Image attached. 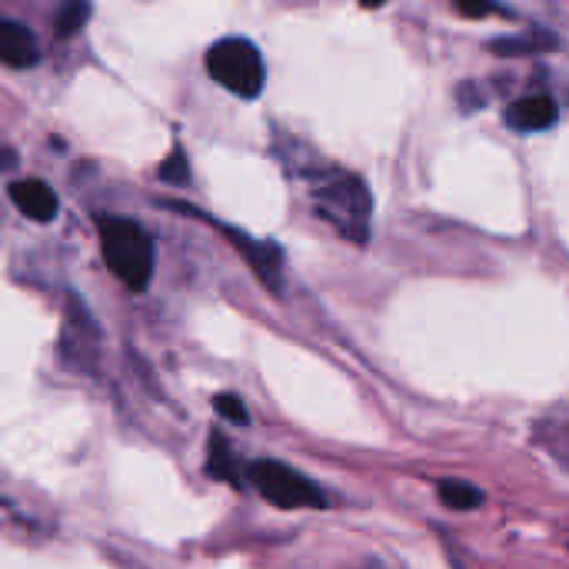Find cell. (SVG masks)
Here are the masks:
<instances>
[{
  "label": "cell",
  "mask_w": 569,
  "mask_h": 569,
  "mask_svg": "<svg viewBox=\"0 0 569 569\" xmlns=\"http://www.w3.org/2000/svg\"><path fill=\"white\" fill-rule=\"evenodd\" d=\"M313 207L317 217L327 220L340 237L353 243L370 240V217H373V197L363 183V177L347 170H327L313 183Z\"/></svg>",
  "instance_id": "cell-1"
},
{
  "label": "cell",
  "mask_w": 569,
  "mask_h": 569,
  "mask_svg": "<svg viewBox=\"0 0 569 569\" xmlns=\"http://www.w3.org/2000/svg\"><path fill=\"white\" fill-rule=\"evenodd\" d=\"M100 230V253L110 267V273L130 287V290H147L153 280V240L150 233L127 217H100L97 220Z\"/></svg>",
  "instance_id": "cell-2"
},
{
  "label": "cell",
  "mask_w": 569,
  "mask_h": 569,
  "mask_svg": "<svg viewBox=\"0 0 569 569\" xmlns=\"http://www.w3.org/2000/svg\"><path fill=\"white\" fill-rule=\"evenodd\" d=\"M207 73L233 97L257 100L267 83V67L253 40L223 37L207 47Z\"/></svg>",
  "instance_id": "cell-3"
},
{
  "label": "cell",
  "mask_w": 569,
  "mask_h": 569,
  "mask_svg": "<svg viewBox=\"0 0 569 569\" xmlns=\"http://www.w3.org/2000/svg\"><path fill=\"white\" fill-rule=\"evenodd\" d=\"M247 480L277 510H323L327 507V493L317 483H310L300 470L280 460H253L247 467Z\"/></svg>",
  "instance_id": "cell-4"
},
{
  "label": "cell",
  "mask_w": 569,
  "mask_h": 569,
  "mask_svg": "<svg viewBox=\"0 0 569 569\" xmlns=\"http://www.w3.org/2000/svg\"><path fill=\"white\" fill-rule=\"evenodd\" d=\"M223 233H227L230 243L247 257V263L253 267V273H257L270 290H280V280H283V250H280L273 240H253L250 233L233 230V227H223Z\"/></svg>",
  "instance_id": "cell-5"
},
{
  "label": "cell",
  "mask_w": 569,
  "mask_h": 569,
  "mask_svg": "<svg viewBox=\"0 0 569 569\" xmlns=\"http://www.w3.org/2000/svg\"><path fill=\"white\" fill-rule=\"evenodd\" d=\"M7 197L10 203L33 223H53L57 220V210H60V200L57 193L47 187V180L40 177H23V180H13L7 187Z\"/></svg>",
  "instance_id": "cell-6"
},
{
  "label": "cell",
  "mask_w": 569,
  "mask_h": 569,
  "mask_svg": "<svg viewBox=\"0 0 569 569\" xmlns=\"http://www.w3.org/2000/svg\"><path fill=\"white\" fill-rule=\"evenodd\" d=\"M560 117V107L550 93H527L520 100H513L507 110H503V123L520 130V133H540V130H550Z\"/></svg>",
  "instance_id": "cell-7"
},
{
  "label": "cell",
  "mask_w": 569,
  "mask_h": 569,
  "mask_svg": "<svg viewBox=\"0 0 569 569\" xmlns=\"http://www.w3.org/2000/svg\"><path fill=\"white\" fill-rule=\"evenodd\" d=\"M0 60L10 70H27L40 60V43L27 23L0 20Z\"/></svg>",
  "instance_id": "cell-8"
},
{
  "label": "cell",
  "mask_w": 569,
  "mask_h": 569,
  "mask_svg": "<svg viewBox=\"0 0 569 569\" xmlns=\"http://www.w3.org/2000/svg\"><path fill=\"white\" fill-rule=\"evenodd\" d=\"M207 473L213 480H223L230 487H240V473H237V463H233V450H230V440L220 433V430H210V440H207Z\"/></svg>",
  "instance_id": "cell-9"
},
{
  "label": "cell",
  "mask_w": 569,
  "mask_h": 569,
  "mask_svg": "<svg viewBox=\"0 0 569 569\" xmlns=\"http://www.w3.org/2000/svg\"><path fill=\"white\" fill-rule=\"evenodd\" d=\"M437 497L453 513H470V510L483 507V490H477V487H470L463 480H440L437 483Z\"/></svg>",
  "instance_id": "cell-10"
},
{
  "label": "cell",
  "mask_w": 569,
  "mask_h": 569,
  "mask_svg": "<svg viewBox=\"0 0 569 569\" xmlns=\"http://www.w3.org/2000/svg\"><path fill=\"white\" fill-rule=\"evenodd\" d=\"M553 43H557L553 33H547V30H530V33H523V37H500V40H493L490 47H493L497 53H503V57H527V53H537V50L553 47Z\"/></svg>",
  "instance_id": "cell-11"
},
{
  "label": "cell",
  "mask_w": 569,
  "mask_h": 569,
  "mask_svg": "<svg viewBox=\"0 0 569 569\" xmlns=\"http://www.w3.org/2000/svg\"><path fill=\"white\" fill-rule=\"evenodd\" d=\"M90 20V3L83 0H73V3H63L57 10V20H53V33L57 37H73L77 30H83V23Z\"/></svg>",
  "instance_id": "cell-12"
},
{
  "label": "cell",
  "mask_w": 569,
  "mask_h": 569,
  "mask_svg": "<svg viewBox=\"0 0 569 569\" xmlns=\"http://www.w3.org/2000/svg\"><path fill=\"white\" fill-rule=\"evenodd\" d=\"M537 437H540V443L550 450V457L557 463L569 467V420H563V423H543V430Z\"/></svg>",
  "instance_id": "cell-13"
},
{
  "label": "cell",
  "mask_w": 569,
  "mask_h": 569,
  "mask_svg": "<svg viewBox=\"0 0 569 569\" xmlns=\"http://www.w3.org/2000/svg\"><path fill=\"white\" fill-rule=\"evenodd\" d=\"M213 410H217L223 420L237 423V427H250V410H247V403H243L237 393H217V397H213Z\"/></svg>",
  "instance_id": "cell-14"
},
{
  "label": "cell",
  "mask_w": 569,
  "mask_h": 569,
  "mask_svg": "<svg viewBox=\"0 0 569 569\" xmlns=\"http://www.w3.org/2000/svg\"><path fill=\"white\" fill-rule=\"evenodd\" d=\"M160 180H163V183H173V187H187V180H190V163H187L183 150H173V153L163 160Z\"/></svg>",
  "instance_id": "cell-15"
},
{
  "label": "cell",
  "mask_w": 569,
  "mask_h": 569,
  "mask_svg": "<svg viewBox=\"0 0 569 569\" xmlns=\"http://www.w3.org/2000/svg\"><path fill=\"white\" fill-rule=\"evenodd\" d=\"M457 13H460V17H470V20H483V17L507 13V10H503V7H497V3H470V0H457Z\"/></svg>",
  "instance_id": "cell-16"
},
{
  "label": "cell",
  "mask_w": 569,
  "mask_h": 569,
  "mask_svg": "<svg viewBox=\"0 0 569 569\" xmlns=\"http://www.w3.org/2000/svg\"><path fill=\"white\" fill-rule=\"evenodd\" d=\"M457 100H460V110H463V113H473V110L483 103V93H480V87H477L473 80H463L460 90H457Z\"/></svg>",
  "instance_id": "cell-17"
}]
</instances>
